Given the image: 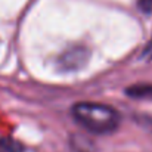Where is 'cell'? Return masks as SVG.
Wrapping results in <instances>:
<instances>
[{
  "label": "cell",
  "mask_w": 152,
  "mask_h": 152,
  "mask_svg": "<svg viewBox=\"0 0 152 152\" xmlns=\"http://www.w3.org/2000/svg\"><path fill=\"white\" fill-rule=\"evenodd\" d=\"M72 117L86 130L98 134L114 132L120 123V115L112 106L95 102L75 103L72 106Z\"/></svg>",
  "instance_id": "obj_1"
},
{
  "label": "cell",
  "mask_w": 152,
  "mask_h": 152,
  "mask_svg": "<svg viewBox=\"0 0 152 152\" xmlns=\"http://www.w3.org/2000/svg\"><path fill=\"white\" fill-rule=\"evenodd\" d=\"M87 58H89V52L86 48L74 46L62 55L61 64L64 69H77V68H81L87 62Z\"/></svg>",
  "instance_id": "obj_2"
},
{
  "label": "cell",
  "mask_w": 152,
  "mask_h": 152,
  "mask_svg": "<svg viewBox=\"0 0 152 152\" xmlns=\"http://www.w3.org/2000/svg\"><path fill=\"white\" fill-rule=\"evenodd\" d=\"M127 95L136 99H152V84H136L127 89Z\"/></svg>",
  "instance_id": "obj_3"
},
{
  "label": "cell",
  "mask_w": 152,
  "mask_h": 152,
  "mask_svg": "<svg viewBox=\"0 0 152 152\" xmlns=\"http://www.w3.org/2000/svg\"><path fill=\"white\" fill-rule=\"evenodd\" d=\"M0 152H25V148L9 137H1L0 139Z\"/></svg>",
  "instance_id": "obj_4"
},
{
  "label": "cell",
  "mask_w": 152,
  "mask_h": 152,
  "mask_svg": "<svg viewBox=\"0 0 152 152\" xmlns=\"http://www.w3.org/2000/svg\"><path fill=\"white\" fill-rule=\"evenodd\" d=\"M137 6L143 13H152V0H137Z\"/></svg>",
  "instance_id": "obj_5"
},
{
  "label": "cell",
  "mask_w": 152,
  "mask_h": 152,
  "mask_svg": "<svg viewBox=\"0 0 152 152\" xmlns=\"http://www.w3.org/2000/svg\"><path fill=\"white\" fill-rule=\"evenodd\" d=\"M142 56H143L145 59H152V37H151V40H149V43L146 45V48H145V50L142 53Z\"/></svg>",
  "instance_id": "obj_6"
},
{
  "label": "cell",
  "mask_w": 152,
  "mask_h": 152,
  "mask_svg": "<svg viewBox=\"0 0 152 152\" xmlns=\"http://www.w3.org/2000/svg\"><path fill=\"white\" fill-rule=\"evenodd\" d=\"M142 123H143L145 126H148V127L152 129V115H145V117L142 118Z\"/></svg>",
  "instance_id": "obj_7"
}]
</instances>
